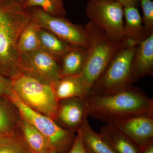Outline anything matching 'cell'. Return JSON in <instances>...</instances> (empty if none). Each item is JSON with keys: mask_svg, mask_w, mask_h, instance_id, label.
Here are the masks:
<instances>
[{"mask_svg": "<svg viewBox=\"0 0 153 153\" xmlns=\"http://www.w3.org/2000/svg\"><path fill=\"white\" fill-rule=\"evenodd\" d=\"M13 92L12 79H7L0 73V97L8 98Z\"/></svg>", "mask_w": 153, "mask_h": 153, "instance_id": "d4e9b609", "label": "cell"}, {"mask_svg": "<svg viewBox=\"0 0 153 153\" xmlns=\"http://www.w3.org/2000/svg\"><path fill=\"white\" fill-rule=\"evenodd\" d=\"M3 134L1 132V131H0V135L1 134Z\"/></svg>", "mask_w": 153, "mask_h": 153, "instance_id": "1f68e13d", "label": "cell"}, {"mask_svg": "<svg viewBox=\"0 0 153 153\" xmlns=\"http://www.w3.org/2000/svg\"><path fill=\"white\" fill-rule=\"evenodd\" d=\"M87 49L73 47L62 57L61 76L79 75L85 64Z\"/></svg>", "mask_w": 153, "mask_h": 153, "instance_id": "ac0fdd59", "label": "cell"}, {"mask_svg": "<svg viewBox=\"0 0 153 153\" xmlns=\"http://www.w3.org/2000/svg\"><path fill=\"white\" fill-rule=\"evenodd\" d=\"M106 1L117 2L120 4L124 7H128V6L136 7L137 4L139 0H106Z\"/></svg>", "mask_w": 153, "mask_h": 153, "instance_id": "4316f807", "label": "cell"}, {"mask_svg": "<svg viewBox=\"0 0 153 153\" xmlns=\"http://www.w3.org/2000/svg\"><path fill=\"white\" fill-rule=\"evenodd\" d=\"M68 153H88L83 144L80 129L77 132L74 144Z\"/></svg>", "mask_w": 153, "mask_h": 153, "instance_id": "484cf974", "label": "cell"}, {"mask_svg": "<svg viewBox=\"0 0 153 153\" xmlns=\"http://www.w3.org/2000/svg\"><path fill=\"white\" fill-rule=\"evenodd\" d=\"M143 13L144 27L149 35L153 33V2L152 0H139Z\"/></svg>", "mask_w": 153, "mask_h": 153, "instance_id": "cb8c5ba5", "label": "cell"}, {"mask_svg": "<svg viewBox=\"0 0 153 153\" xmlns=\"http://www.w3.org/2000/svg\"><path fill=\"white\" fill-rule=\"evenodd\" d=\"M0 153H33L23 137L10 134L0 135Z\"/></svg>", "mask_w": 153, "mask_h": 153, "instance_id": "44dd1931", "label": "cell"}, {"mask_svg": "<svg viewBox=\"0 0 153 153\" xmlns=\"http://www.w3.org/2000/svg\"><path fill=\"white\" fill-rule=\"evenodd\" d=\"M3 1H4V0H3ZM16 1L21 3L23 6H24L25 3L27 2V0H16Z\"/></svg>", "mask_w": 153, "mask_h": 153, "instance_id": "f1b7e54d", "label": "cell"}, {"mask_svg": "<svg viewBox=\"0 0 153 153\" xmlns=\"http://www.w3.org/2000/svg\"><path fill=\"white\" fill-rule=\"evenodd\" d=\"M20 126L23 138L33 153H47L53 149L47 138L32 124L22 118Z\"/></svg>", "mask_w": 153, "mask_h": 153, "instance_id": "2e32d148", "label": "cell"}, {"mask_svg": "<svg viewBox=\"0 0 153 153\" xmlns=\"http://www.w3.org/2000/svg\"><path fill=\"white\" fill-rule=\"evenodd\" d=\"M59 61L41 49L20 55L22 73L52 85L61 77Z\"/></svg>", "mask_w": 153, "mask_h": 153, "instance_id": "9c48e42d", "label": "cell"}, {"mask_svg": "<svg viewBox=\"0 0 153 153\" xmlns=\"http://www.w3.org/2000/svg\"><path fill=\"white\" fill-rule=\"evenodd\" d=\"M84 27L88 36L89 45L85 64L79 76L89 95L96 80L104 72L118 50L128 40H115L89 22Z\"/></svg>", "mask_w": 153, "mask_h": 153, "instance_id": "3957f363", "label": "cell"}, {"mask_svg": "<svg viewBox=\"0 0 153 153\" xmlns=\"http://www.w3.org/2000/svg\"><path fill=\"white\" fill-rule=\"evenodd\" d=\"M0 1H1V0H0Z\"/></svg>", "mask_w": 153, "mask_h": 153, "instance_id": "d6a6232c", "label": "cell"}, {"mask_svg": "<svg viewBox=\"0 0 153 153\" xmlns=\"http://www.w3.org/2000/svg\"><path fill=\"white\" fill-rule=\"evenodd\" d=\"M40 27L32 20L23 30L19 37L17 48L20 55L40 49L38 30Z\"/></svg>", "mask_w": 153, "mask_h": 153, "instance_id": "ffe728a7", "label": "cell"}, {"mask_svg": "<svg viewBox=\"0 0 153 153\" xmlns=\"http://www.w3.org/2000/svg\"><path fill=\"white\" fill-rule=\"evenodd\" d=\"M53 86L59 101L73 97L86 98L89 95L79 75L61 76Z\"/></svg>", "mask_w": 153, "mask_h": 153, "instance_id": "5bb4252c", "label": "cell"}, {"mask_svg": "<svg viewBox=\"0 0 153 153\" xmlns=\"http://www.w3.org/2000/svg\"><path fill=\"white\" fill-rule=\"evenodd\" d=\"M24 7L27 9L38 7L54 16L63 17L66 14L63 6L56 0H27Z\"/></svg>", "mask_w": 153, "mask_h": 153, "instance_id": "7402d4cb", "label": "cell"}, {"mask_svg": "<svg viewBox=\"0 0 153 153\" xmlns=\"http://www.w3.org/2000/svg\"><path fill=\"white\" fill-rule=\"evenodd\" d=\"M113 123L140 148L153 141V116L138 115Z\"/></svg>", "mask_w": 153, "mask_h": 153, "instance_id": "8fae6325", "label": "cell"}, {"mask_svg": "<svg viewBox=\"0 0 153 153\" xmlns=\"http://www.w3.org/2000/svg\"><path fill=\"white\" fill-rule=\"evenodd\" d=\"M80 131L83 144L88 153H116L101 135L94 130L87 119L83 123Z\"/></svg>", "mask_w": 153, "mask_h": 153, "instance_id": "e0dca14e", "label": "cell"}, {"mask_svg": "<svg viewBox=\"0 0 153 153\" xmlns=\"http://www.w3.org/2000/svg\"><path fill=\"white\" fill-rule=\"evenodd\" d=\"M30 12L32 19L40 27L49 31L72 47L88 48V36L84 27L74 25L63 17L52 16L40 8Z\"/></svg>", "mask_w": 153, "mask_h": 153, "instance_id": "ba28073f", "label": "cell"}, {"mask_svg": "<svg viewBox=\"0 0 153 153\" xmlns=\"http://www.w3.org/2000/svg\"><path fill=\"white\" fill-rule=\"evenodd\" d=\"M141 153H153V141L140 148Z\"/></svg>", "mask_w": 153, "mask_h": 153, "instance_id": "83f0119b", "label": "cell"}, {"mask_svg": "<svg viewBox=\"0 0 153 153\" xmlns=\"http://www.w3.org/2000/svg\"><path fill=\"white\" fill-rule=\"evenodd\" d=\"M88 117L86 98L73 97L59 101L55 119L68 130L77 133Z\"/></svg>", "mask_w": 153, "mask_h": 153, "instance_id": "30bf717a", "label": "cell"}, {"mask_svg": "<svg viewBox=\"0 0 153 153\" xmlns=\"http://www.w3.org/2000/svg\"><path fill=\"white\" fill-rule=\"evenodd\" d=\"M85 13L89 22L116 41H127L124 34L123 7L119 3L106 0H88Z\"/></svg>", "mask_w": 153, "mask_h": 153, "instance_id": "52a82bcc", "label": "cell"}, {"mask_svg": "<svg viewBox=\"0 0 153 153\" xmlns=\"http://www.w3.org/2000/svg\"><path fill=\"white\" fill-rule=\"evenodd\" d=\"M88 116L107 123L138 115L153 116V99L132 86L117 93L86 98Z\"/></svg>", "mask_w": 153, "mask_h": 153, "instance_id": "7a4b0ae2", "label": "cell"}, {"mask_svg": "<svg viewBox=\"0 0 153 153\" xmlns=\"http://www.w3.org/2000/svg\"><path fill=\"white\" fill-rule=\"evenodd\" d=\"M99 133L116 153H141L139 146L114 123L102 126Z\"/></svg>", "mask_w": 153, "mask_h": 153, "instance_id": "4fadbf2b", "label": "cell"}, {"mask_svg": "<svg viewBox=\"0 0 153 153\" xmlns=\"http://www.w3.org/2000/svg\"><path fill=\"white\" fill-rule=\"evenodd\" d=\"M137 44L128 41L118 50L88 96L111 95L132 86V60Z\"/></svg>", "mask_w": 153, "mask_h": 153, "instance_id": "277c9868", "label": "cell"}, {"mask_svg": "<svg viewBox=\"0 0 153 153\" xmlns=\"http://www.w3.org/2000/svg\"><path fill=\"white\" fill-rule=\"evenodd\" d=\"M47 153H57L56 152H55V151L54 150L52 149V150H51L50 151V152H49Z\"/></svg>", "mask_w": 153, "mask_h": 153, "instance_id": "4dcf8cb0", "label": "cell"}, {"mask_svg": "<svg viewBox=\"0 0 153 153\" xmlns=\"http://www.w3.org/2000/svg\"><path fill=\"white\" fill-rule=\"evenodd\" d=\"M56 1H57V2L59 3V4H60V5L63 6V0H56Z\"/></svg>", "mask_w": 153, "mask_h": 153, "instance_id": "f546056e", "label": "cell"}, {"mask_svg": "<svg viewBox=\"0 0 153 153\" xmlns=\"http://www.w3.org/2000/svg\"><path fill=\"white\" fill-rule=\"evenodd\" d=\"M123 16L125 19L124 30L127 40L138 43L149 37L150 35L145 30L142 18L136 7H124Z\"/></svg>", "mask_w": 153, "mask_h": 153, "instance_id": "9a60e30c", "label": "cell"}, {"mask_svg": "<svg viewBox=\"0 0 153 153\" xmlns=\"http://www.w3.org/2000/svg\"><path fill=\"white\" fill-rule=\"evenodd\" d=\"M31 20L28 9L16 0L0 1V73L11 79L22 73L17 45Z\"/></svg>", "mask_w": 153, "mask_h": 153, "instance_id": "6da1fadb", "label": "cell"}, {"mask_svg": "<svg viewBox=\"0 0 153 153\" xmlns=\"http://www.w3.org/2000/svg\"><path fill=\"white\" fill-rule=\"evenodd\" d=\"M38 33L40 49L58 60L62 59L73 47L43 28H39Z\"/></svg>", "mask_w": 153, "mask_h": 153, "instance_id": "d6986e66", "label": "cell"}, {"mask_svg": "<svg viewBox=\"0 0 153 153\" xmlns=\"http://www.w3.org/2000/svg\"><path fill=\"white\" fill-rule=\"evenodd\" d=\"M8 98L17 108L22 118L33 125L47 138L53 149L57 153H68L76 139L73 132L63 128L51 118L28 107L14 91Z\"/></svg>", "mask_w": 153, "mask_h": 153, "instance_id": "8992f818", "label": "cell"}, {"mask_svg": "<svg viewBox=\"0 0 153 153\" xmlns=\"http://www.w3.org/2000/svg\"><path fill=\"white\" fill-rule=\"evenodd\" d=\"M15 93L28 107L53 120L56 118L59 101L53 85L22 73L12 79Z\"/></svg>", "mask_w": 153, "mask_h": 153, "instance_id": "5b68a950", "label": "cell"}, {"mask_svg": "<svg viewBox=\"0 0 153 153\" xmlns=\"http://www.w3.org/2000/svg\"><path fill=\"white\" fill-rule=\"evenodd\" d=\"M153 74V33L137 44L132 60L134 82Z\"/></svg>", "mask_w": 153, "mask_h": 153, "instance_id": "7c38bea8", "label": "cell"}, {"mask_svg": "<svg viewBox=\"0 0 153 153\" xmlns=\"http://www.w3.org/2000/svg\"><path fill=\"white\" fill-rule=\"evenodd\" d=\"M14 120L8 106L0 99V131L3 134L13 133Z\"/></svg>", "mask_w": 153, "mask_h": 153, "instance_id": "603a6c76", "label": "cell"}]
</instances>
